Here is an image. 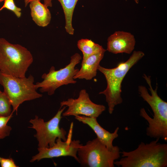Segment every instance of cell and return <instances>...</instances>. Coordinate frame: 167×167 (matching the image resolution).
<instances>
[{
	"label": "cell",
	"mask_w": 167,
	"mask_h": 167,
	"mask_svg": "<svg viewBox=\"0 0 167 167\" xmlns=\"http://www.w3.org/2000/svg\"><path fill=\"white\" fill-rule=\"evenodd\" d=\"M156 139L149 143L141 142L135 149L120 152L122 158L114 165L121 167H167V144Z\"/></svg>",
	"instance_id": "1"
},
{
	"label": "cell",
	"mask_w": 167,
	"mask_h": 167,
	"mask_svg": "<svg viewBox=\"0 0 167 167\" xmlns=\"http://www.w3.org/2000/svg\"><path fill=\"white\" fill-rule=\"evenodd\" d=\"M144 55L142 51H134L127 60L118 63L114 68H107L99 66L98 70L104 75L107 85L105 89L99 94L105 96L110 114L113 113L116 105L122 102V84L125 77L131 68Z\"/></svg>",
	"instance_id": "2"
},
{
	"label": "cell",
	"mask_w": 167,
	"mask_h": 167,
	"mask_svg": "<svg viewBox=\"0 0 167 167\" xmlns=\"http://www.w3.org/2000/svg\"><path fill=\"white\" fill-rule=\"evenodd\" d=\"M33 59L26 48L18 44L10 43L0 37V71L13 76L23 77Z\"/></svg>",
	"instance_id": "3"
},
{
	"label": "cell",
	"mask_w": 167,
	"mask_h": 167,
	"mask_svg": "<svg viewBox=\"0 0 167 167\" xmlns=\"http://www.w3.org/2000/svg\"><path fill=\"white\" fill-rule=\"evenodd\" d=\"M34 78L32 75L19 77L4 74L0 71V84L4 88L13 108L16 111L21 104L25 101L39 98L42 95L37 91Z\"/></svg>",
	"instance_id": "4"
},
{
	"label": "cell",
	"mask_w": 167,
	"mask_h": 167,
	"mask_svg": "<svg viewBox=\"0 0 167 167\" xmlns=\"http://www.w3.org/2000/svg\"><path fill=\"white\" fill-rule=\"evenodd\" d=\"M120 154L118 146L110 150L96 138L79 148L78 162L82 167H114V162L120 158Z\"/></svg>",
	"instance_id": "5"
},
{
	"label": "cell",
	"mask_w": 167,
	"mask_h": 167,
	"mask_svg": "<svg viewBox=\"0 0 167 167\" xmlns=\"http://www.w3.org/2000/svg\"><path fill=\"white\" fill-rule=\"evenodd\" d=\"M81 59L80 55L76 53L71 57L70 62L64 68L56 70L55 67L52 66L48 73L42 75L43 80L35 84L36 88H39L41 92H46L49 95L51 96L59 87L75 84L76 81L74 77L79 69L75 67L80 63Z\"/></svg>",
	"instance_id": "6"
},
{
	"label": "cell",
	"mask_w": 167,
	"mask_h": 167,
	"mask_svg": "<svg viewBox=\"0 0 167 167\" xmlns=\"http://www.w3.org/2000/svg\"><path fill=\"white\" fill-rule=\"evenodd\" d=\"M66 107L65 106L60 107L55 116L47 121L45 122L36 115L34 119L30 120L29 122L32 125L29 127L36 131L34 136L38 141V148L50 147L55 143L58 138L63 141L66 140V132L59 126L62 113Z\"/></svg>",
	"instance_id": "7"
},
{
	"label": "cell",
	"mask_w": 167,
	"mask_h": 167,
	"mask_svg": "<svg viewBox=\"0 0 167 167\" xmlns=\"http://www.w3.org/2000/svg\"><path fill=\"white\" fill-rule=\"evenodd\" d=\"M60 105V107H68L62 113L64 117L80 115L97 118L105 110L104 105L93 103L85 89L80 91L77 98H68L61 102Z\"/></svg>",
	"instance_id": "8"
},
{
	"label": "cell",
	"mask_w": 167,
	"mask_h": 167,
	"mask_svg": "<svg viewBox=\"0 0 167 167\" xmlns=\"http://www.w3.org/2000/svg\"><path fill=\"white\" fill-rule=\"evenodd\" d=\"M73 126V124L71 123L66 140L63 141L58 138L56 139L55 143L50 147L38 148V153L32 157L30 162L39 161L45 158L66 156L72 157L78 162V151L83 144L81 143L79 140H72Z\"/></svg>",
	"instance_id": "9"
},
{
	"label": "cell",
	"mask_w": 167,
	"mask_h": 167,
	"mask_svg": "<svg viewBox=\"0 0 167 167\" xmlns=\"http://www.w3.org/2000/svg\"><path fill=\"white\" fill-rule=\"evenodd\" d=\"M136 41L131 33L118 31L109 36L107 39V50L113 54H131L134 49Z\"/></svg>",
	"instance_id": "10"
},
{
	"label": "cell",
	"mask_w": 167,
	"mask_h": 167,
	"mask_svg": "<svg viewBox=\"0 0 167 167\" xmlns=\"http://www.w3.org/2000/svg\"><path fill=\"white\" fill-rule=\"evenodd\" d=\"M75 118L90 127L96 135V138L108 149L112 150L114 148L115 146H113V142L118 137V127H116L113 132L110 133L99 124L96 118L79 115L75 116Z\"/></svg>",
	"instance_id": "11"
},
{
	"label": "cell",
	"mask_w": 167,
	"mask_h": 167,
	"mask_svg": "<svg viewBox=\"0 0 167 167\" xmlns=\"http://www.w3.org/2000/svg\"><path fill=\"white\" fill-rule=\"evenodd\" d=\"M106 50L103 48L99 52L91 55L85 60L82 61L81 66L74 79H78L90 80L95 77L101 61L103 59Z\"/></svg>",
	"instance_id": "12"
},
{
	"label": "cell",
	"mask_w": 167,
	"mask_h": 167,
	"mask_svg": "<svg viewBox=\"0 0 167 167\" xmlns=\"http://www.w3.org/2000/svg\"><path fill=\"white\" fill-rule=\"evenodd\" d=\"M29 3L32 19L38 26H47L50 23L51 16L48 7L39 0H33Z\"/></svg>",
	"instance_id": "13"
},
{
	"label": "cell",
	"mask_w": 167,
	"mask_h": 167,
	"mask_svg": "<svg viewBox=\"0 0 167 167\" xmlns=\"http://www.w3.org/2000/svg\"><path fill=\"white\" fill-rule=\"evenodd\" d=\"M62 8L64 14L66 32L69 34H74V30L72 25V19L74 11L79 0H58Z\"/></svg>",
	"instance_id": "14"
},
{
	"label": "cell",
	"mask_w": 167,
	"mask_h": 167,
	"mask_svg": "<svg viewBox=\"0 0 167 167\" xmlns=\"http://www.w3.org/2000/svg\"><path fill=\"white\" fill-rule=\"evenodd\" d=\"M77 45L79 49L82 52V61L85 60L90 55L99 52L104 48L102 46L87 39H82L79 40Z\"/></svg>",
	"instance_id": "15"
},
{
	"label": "cell",
	"mask_w": 167,
	"mask_h": 167,
	"mask_svg": "<svg viewBox=\"0 0 167 167\" xmlns=\"http://www.w3.org/2000/svg\"><path fill=\"white\" fill-rule=\"evenodd\" d=\"M11 104L8 97L3 92L0 91V117H7L13 113Z\"/></svg>",
	"instance_id": "16"
},
{
	"label": "cell",
	"mask_w": 167,
	"mask_h": 167,
	"mask_svg": "<svg viewBox=\"0 0 167 167\" xmlns=\"http://www.w3.org/2000/svg\"><path fill=\"white\" fill-rule=\"evenodd\" d=\"M12 114L7 117H0V139L9 135L12 128L7 125V123L12 117Z\"/></svg>",
	"instance_id": "17"
},
{
	"label": "cell",
	"mask_w": 167,
	"mask_h": 167,
	"mask_svg": "<svg viewBox=\"0 0 167 167\" xmlns=\"http://www.w3.org/2000/svg\"><path fill=\"white\" fill-rule=\"evenodd\" d=\"M3 6L0 8V11L4 9H6L12 11L18 18L21 15V9L17 7L14 0H5Z\"/></svg>",
	"instance_id": "18"
},
{
	"label": "cell",
	"mask_w": 167,
	"mask_h": 167,
	"mask_svg": "<svg viewBox=\"0 0 167 167\" xmlns=\"http://www.w3.org/2000/svg\"><path fill=\"white\" fill-rule=\"evenodd\" d=\"M0 164L2 167H18L11 158H5L0 157Z\"/></svg>",
	"instance_id": "19"
},
{
	"label": "cell",
	"mask_w": 167,
	"mask_h": 167,
	"mask_svg": "<svg viewBox=\"0 0 167 167\" xmlns=\"http://www.w3.org/2000/svg\"><path fill=\"white\" fill-rule=\"evenodd\" d=\"M33 0H24L25 6H26L30 2ZM41 1V0H39ZM44 4L47 7H52V1L53 0H43Z\"/></svg>",
	"instance_id": "20"
},
{
	"label": "cell",
	"mask_w": 167,
	"mask_h": 167,
	"mask_svg": "<svg viewBox=\"0 0 167 167\" xmlns=\"http://www.w3.org/2000/svg\"><path fill=\"white\" fill-rule=\"evenodd\" d=\"M135 2L136 4H138L139 0H133Z\"/></svg>",
	"instance_id": "21"
},
{
	"label": "cell",
	"mask_w": 167,
	"mask_h": 167,
	"mask_svg": "<svg viewBox=\"0 0 167 167\" xmlns=\"http://www.w3.org/2000/svg\"><path fill=\"white\" fill-rule=\"evenodd\" d=\"M5 0H0V2H2L3 1H4Z\"/></svg>",
	"instance_id": "22"
},
{
	"label": "cell",
	"mask_w": 167,
	"mask_h": 167,
	"mask_svg": "<svg viewBox=\"0 0 167 167\" xmlns=\"http://www.w3.org/2000/svg\"><path fill=\"white\" fill-rule=\"evenodd\" d=\"M1 91V90H0V91Z\"/></svg>",
	"instance_id": "23"
}]
</instances>
